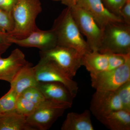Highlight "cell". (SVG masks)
<instances>
[{
  "mask_svg": "<svg viewBox=\"0 0 130 130\" xmlns=\"http://www.w3.org/2000/svg\"><path fill=\"white\" fill-rule=\"evenodd\" d=\"M53 30L57 45L72 48L83 55L91 51L72 15L70 7L63 9L54 21Z\"/></svg>",
  "mask_w": 130,
  "mask_h": 130,
  "instance_id": "cell-1",
  "label": "cell"
},
{
  "mask_svg": "<svg viewBox=\"0 0 130 130\" xmlns=\"http://www.w3.org/2000/svg\"><path fill=\"white\" fill-rule=\"evenodd\" d=\"M42 11L40 0H18L12 12L14 27L9 35L17 39L28 36L38 28L36 19Z\"/></svg>",
  "mask_w": 130,
  "mask_h": 130,
  "instance_id": "cell-2",
  "label": "cell"
},
{
  "mask_svg": "<svg viewBox=\"0 0 130 130\" xmlns=\"http://www.w3.org/2000/svg\"><path fill=\"white\" fill-rule=\"evenodd\" d=\"M99 52L126 54L130 53V25L124 22H112L103 30Z\"/></svg>",
  "mask_w": 130,
  "mask_h": 130,
  "instance_id": "cell-3",
  "label": "cell"
},
{
  "mask_svg": "<svg viewBox=\"0 0 130 130\" xmlns=\"http://www.w3.org/2000/svg\"><path fill=\"white\" fill-rule=\"evenodd\" d=\"M72 106L46 99L38 105L35 111L26 117L29 125L35 130H47L51 128L65 110Z\"/></svg>",
  "mask_w": 130,
  "mask_h": 130,
  "instance_id": "cell-4",
  "label": "cell"
},
{
  "mask_svg": "<svg viewBox=\"0 0 130 130\" xmlns=\"http://www.w3.org/2000/svg\"><path fill=\"white\" fill-rule=\"evenodd\" d=\"M40 58L54 61L71 78H73L81 66L83 55L72 48L57 45L52 48L40 51Z\"/></svg>",
  "mask_w": 130,
  "mask_h": 130,
  "instance_id": "cell-5",
  "label": "cell"
},
{
  "mask_svg": "<svg viewBox=\"0 0 130 130\" xmlns=\"http://www.w3.org/2000/svg\"><path fill=\"white\" fill-rule=\"evenodd\" d=\"M36 78L38 82H54L63 85L73 97L77 94L78 87L77 82L70 78L54 61L41 58L34 67Z\"/></svg>",
  "mask_w": 130,
  "mask_h": 130,
  "instance_id": "cell-6",
  "label": "cell"
},
{
  "mask_svg": "<svg viewBox=\"0 0 130 130\" xmlns=\"http://www.w3.org/2000/svg\"><path fill=\"white\" fill-rule=\"evenodd\" d=\"M90 76L91 86L96 90L114 91L130 80V56L117 68Z\"/></svg>",
  "mask_w": 130,
  "mask_h": 130,
  "instance_id": "cell-7",
  "label": "cell"
},
{
  "mask_svg": "<svg viewBox=\"0 0 130 130\" xmlns=\"http://www.w3.org/2000/svg\"><path fill=\"white\" fill-rule=\"evenodd\" d=\"M70 8L73 18L81 34L86 37L91 51H98L101 43L102 30L85 10L77 5Z\"/></svg>",
  "mask_w": 130,
  "mask_h": 130,
  "instance_id": "cell-8",
  "label": "cell"
},
{
  "mask_svg": "<svg viewBox=\"0 0 130 130\" xmlns=\"http://www.w3.org/2000/svg\"><path fill=\"white\" fill-rule=\"evenodd\" d=\"M121 109H124L123 106L115 91L96 90L93 94L90 103V110L96 119Z\"/></svg>",
  "mask_w": 130,
  "mask_h": 130,
  "instance_id": "cell-9",
  "label": "cell"
},
{
  "mask_svg": "<svg viewBox=\"0 0 130 130\" xmlns=\"http://www.w3.org/2000/svg\"><path fill=\"white\" fill-rule=\"evenodd\" d=\"M12 44L24 47L37 48L40 51H45L57 45L56 35L52 29L42 30L38 28L26 37L17 39L11 37Z\"/></svg>",
  "mask_w": 130,
  "mask_h": 130,
  "instance_id": "cell-10",
  "label": "cell"
},
{
  "mask_svg": "<svg viewBox=\"0 0 130 130\" xmlns=\"http://www.w3.org/2000/svg\"><path fill=\"white\" fill-rule=\"evenodd\" d=\"M76 5L89 13L102 30L110 22H124L121 17L108 11L101 0H76Z\"/></svg>",
  "mask_w": 130,
  "mask_h": 130,
  "instance_id": "cell-11",
  "label": "cell"
},
{
  "mask_svg": "<svg viewBox=\"0 0 130 130\" xmlns=\"http://www.w3.org/2000/svg\"><path fill=\"white\" fill-rule=\"evenodd\" d=\"M29 63L19 48L13 50L7 58L0 57V80L11 83L19 72Z\"/></svg>",
  "mask_w": 130,
  "mask_h": 130,
  "instance_id": "cell-12",
  "label": "cell"
},
{
  "mask_svg": "<svg viewBox=\"0 0 130 130\" xmlns=\"http://www.w3.org/2000/svg\"><path fill=\"white\" fill-rule=\"evenodd\" d=\"M81 64L90 74H95L115 69L111 53L91 51L82 56Z\"/></svg>",
  "mask_w": 130,
  "mask_h": 130,
  "instance_id": "cell-13",
  "label": "cell"
},
{
  "mask_svg": "<svg viewBox=\"0 0 130 130\" xmlns=\"http://www.w3.org/2000/svg\"><path fill=\"white\" fill-rule=\"evenodd\" d=\"M36 88L47 100L72 105L74 98L61 84L54 82H39Z\"/></svg>",
  "mask_w": 130,
  "mask_h": 130,
  "instance_id": "cell-14",
  "label": "cell"
},
{
  "mask_svg": "<svg viewBox=\"0 0 130 130\" xmlns=\"http://www.w3.org/2000/svg\"><path fill=\"white\" fill-rule=\"evenodd\" d=\"M39 83L36 78L35 68L29 63L19 72L10 83V89L18 97L26 89L36 87Z\"/></svg>",
  "mask_w": 130,
  "mask_h": 130,
  "instance_id": "cell-15",
  "label": "cell"
},
{
  "mask_svg": "<svg viewBox=\"0 0 130 130\" xmlns=\"http://www.w3.org/2000/svg\"><path fill=\"white\" fill-rule=\"evenodd\" d=\"M97 119L111 130H130V111L125 109L114 111Z\"/></svg>",
  "mask_w": 130,
  "mask_h": 130,
  "instance_id": "cell-16",
  "label": "cell"
},
{
  "mask_svg": "<svg viewBox=\"0 0 130 130\" xmlns=\"http://www.w3.org/2000/svg\"><path fill=\"white\" fill-rule=\"evenodd\" d=\"M90 112L86 110L82 113H68L61 125V130H94Z\"/></svg>",
  "mask_w": 130,
  "mask_h": 130,
  "instance_id": "cell-17",
  "label": "cell"
},
{
  "mask_svg": "<svg viewBox=\"0 0 130 130\" xmlns=\"http://www.w3.org/2000/svg\"><path fill=\"white\" fill-rule=\"evenodd\" d=\"M0 130H35L28 124L26 117L14 112L0 117Z\"/></svg>",
  "mask_w": 130,
  "mask_h": 130,
  "instance_id": "cell-18",
  "label": "cell"
},
{
  "mask_svg": "<svg viewBox=\"0 0 130 130\" xmlns=\"http://www.w3.org/2000/svg\"><path fill=\"white\" fill-rule=\"evenodd\" d=\"M18 98L16 93L10 89L6 94L0 98V110L3 115L16 111Z\"/></svg>",
  "mask_w": 130,
  "mask_h": 130,
  "instance_id": "cell-19",
  "label": "cell"
},
{
  "mask_svg": "<svg viewBox=\"0 0 130 130\" xmlns=\"http://www.w3.org/2000/svg\"><path fill=\"white\" fill-rule=\"evenodd\" d=\"M37 106L21 95L17 99L16 111L18 113L27 117L32 113Z\"/></svg>",
  "mask_w": 130,
  "mask_h": 130,
  "instance_id": "cell-20",
  "label": "cell"
},
{
  "mask_svg": "<svg viewBox=\"0 0 130 130\" xmlns=\"http://www.w3.org/2000/svg\"><path fill=\"white\" fill-rule=\"evenodd\" d=\"M123 109L130 111V80L120 86L116 90Z\"/></svg>",
  "mask_w": 130,
  "mask_h": 130,
  "instance_id": "cell-21",
  "label": "cell"
},
{
  "mask_svg": "<svg viewBox=\"0 0 130 130\" xmlns=\"http://www.w3.org/2000/svg\"><path fill=\"white\" fill-rule=\"evenodd\" d=\"M20 95L29 100L37 106L46 100L42 93L36 87H31L26 89Z\"/></svg>",
  "mask_w": 130,
  "mask_h": 130,
  "instance_id": "cell-22",
  "label": "cell"
},
{
  "mask_svg": "<svg viewBox=\"0 0 130 130\" xmlns=\"http://www.w3.org/2000/svg\"><path fill=\"white\" fill-rule=\"evenodd\" d=\"M14 23L12 14L0 9V31L9 33L13 30Z\"/></svg>",
  "mask_w": 130,
  "mask_h": 130,
  "instance_id": "cell-23",
  "label": "cell"
},
{
  "mask_svg": "<svg viewBox=\"0 0 130 130\" xmlns=\"http://www.w3.org/2000/svg\"><path fill=\"white\" fill-rule=\"evenodd\" d=\"M108 11L116 16H120V11L126 0H101Z\"/></svg>",
  "mask_w": 130,
  "mask_h": 130,
  "instance_id": "cell-24",
  "label": "cell"
},
{
  "mask_svg": "<svg viewBox=\"0 0 130 130\" xmlns=\"http://www.w3.org/2000/svg\"><path fill=\"white\" fill-rule=\"evenodd\" d=\"M11 37L8 32L0 31V57L13 44L10 40Z\"/></svg>",
  "mask_w": 130,
  "mask_h": 130,
  "instance_id": "cell-25",
  "label": "cell"
},
{
  "mask_svg": "<svg viewBox=\"0 0 130 130\" xmlns=\"http://www.w3.org/2000/svg\"><path fill=\"white\" fill-rule=\"evenodd\" d=\"M120 16L123 19L124 23L130 25V0H126L121 8Z\"/></svg>",
  "mask_w": 130,
  "mask_h": 130,
  "instance_id": "cell-26",
  "label": "cell"
},
{
  "mask_svg": "<svg viewBox=\"0 0 130 130\" xmlns=\"http://www.w3.org/2000/svg\"><path fill=\"white\" fill-rule=\"evenodd\" d=\"M18 0H0V9L8 13L12 12Z\"/></svg>",
  "mask_w": 130,
  "mask_h": 130,
  "instance_id": "cell-27",
  "label": "cell"
},
{
  "mask_svg": "<svg viewBox=\"0 0 130 130\" xmlns=\"http://www.w3.org/2000/svg\"><path fill=\"white\" fill-rule=\"evenodd\" d=\"M61 2L67 7H71L76 5V0H61Z\"/></svg>",
  "mask_w": 130,
  "mask_h": 130,
  "instance_id": "cell-28",
  "label": "cell"
},
{
  "mask_svg": "<svg viewBox=\"0 0 130 130\" xmlns=\"http://www.w3.org/2000/svg\"><path fill=\"white\" fill-rule=\"evenodd\" d=\"M3 116L2 114V113L1 112V110H0V117H1Z\"/></svg>",
  "mask_w": 130,
  "mask_h": 130,
  "instance_id": "cell-29",
  "label": "cell"
},
{
  "mask_svg": "<svg viewBox=\"0 0 130 130\" xmlns=\"http://www.w3.org/2000/svg\"><path fill=\"white\" fill-rule=\"evenodd\" d=\"M53 1H61V0H53Z\"/></svg>",
  "mask_w": 130,
  "mask_h": 130,
  "instance_id": "cell-30",
  "label": "cell"
}]
</instances>
